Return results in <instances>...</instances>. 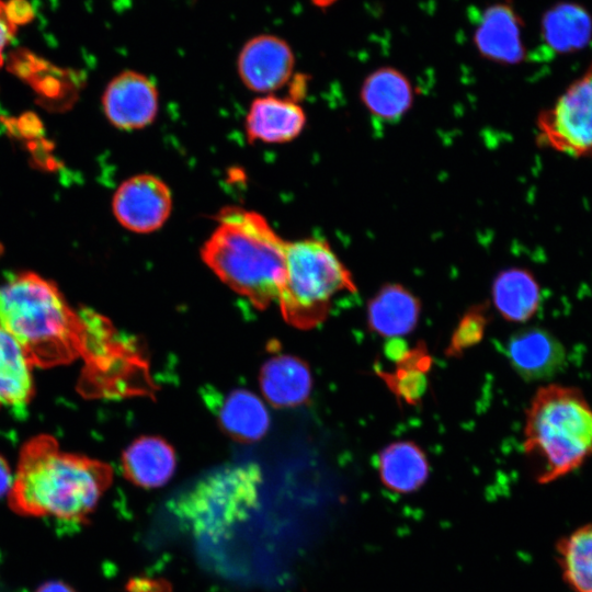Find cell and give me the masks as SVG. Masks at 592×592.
<instances>
[{
    "mask_svg": "<svg viewBox=\"0 0 592 592\" xmlns=\"http://www.w3.org/2000/svg\"><path fill=\"white\" fill-rule=\"evenodd\" d=\"M0 327L41 367L68 364L81 357L88 369L105 368L112 331L104 319L76 310L58 287L34 272H20L0 282Z\"/></svg>",
    "mask_w": 592,
    "mask_h": 592,
    "instance_id": "6da1fadb",
    "label": "cell"
},
{
    "mask_svg": "<svg viewBox=\"0 0 592 592\" xmlns=\"http://www.w3.org/2000/svg\"><path fill=\"white\" fill-rule=\"evenodd\" d=\"M112 479L107 464L64 452L53 436L41 434L20 452L9 504L19 514L80 524L88 521Z\"/></svg>",
    "mask_w": 592,
    "mask_h": 592,
    "instance_id": "7a4b0ae2",
    "label": "cell"
},
{
    "mask_svg": "<svg viewBox=\"0 0 592 592\" xmlns=\"http://www.w3.org/2000/svg\"><path fill=\"white\" fill-rule=\"evenodd\" d=\"M201 249L216 276L255 307L277 301L285 278L286 243L265 217L239 206H227Z\"/></svg>",
    "mask_w": 592,
    "mask_h": 592,
    "instance_id": "3957f363",
    "label": "cell"
},
{
    "mask_svg": "<svg viewBox=\"0 0 592 592\" xmlns=\"http://www.w3.org/2000/svg\"><path fill=\"white\" fill-rule=\"evenodd\" d=\"M524 449L540 483L572 473L592 457V408L579 388H538L526 410Z\"/></svg>",
    "mask_w": 592,
    "mask_h": 592,
    "instance_id": "277c9868",
    "label": "cell"
},
{
    "mask_svg": "<svg viewBox=\"0 0 592 592\" xmlns=\"http://www.w3.org/2000/svg\"><path fill=\"white\" fill-rule=\"evenodd\" d=\"M356 292L351 272L329 243L317 238L287 241L285 278L277 303L283 318L311 329L328 317L333 298Z\"/></svg>",
    "mask_w": 592,
    "mask_h": 592,
    "instance_id": "5b68a950",
    "label": "cell"
},
{
    "mask_svg": "<svg viewBox=\"0 0 592 592\" xmlns=\"http://www.w3.org/2000/svg\"><path fill=\"white\" fill-rule=\"evenodd\" d=\"M544 145L573 157L592 156V65L537 119Z\"/></svg>",
    "mask_w": 592,
    "mask_h": 592,
    "instance_id": "8992f818",
    "label": "cell"
},
{
    "mask_svg": "<svg viewBox=\"0 0 592 592\" xmlns=\"http://www.w3.org/2000/svg\"><path fill=\"white\" fill-rule=\"evenodd\" d=\"M113 213L127 230L148 234L161 228L172 210L169 186L152 174H137L124 181L113 197Z\"/></svg>",
    "mask_w": 592,
    "mask_h": 592,
    "instance_id": "52a82bcc",
    "label": "cell"
},
{
    "mask_svg": "<svg viewBox=\"0 0 592 592\" xmlns=\"http://www.w3.org/2000/svg\"><path fill=\"white\" fill-rule=\"evenodd\" d=\"M158 90L145 75L124 71L106 87L102 103L107 119L123 130L150 125L158 113Z\"/></svg>",
    "mask_w": 592,
    "mask_h": 592,
    "instance_id": "ba28073f",
    "label": "cell"
},
{
    "mask_svg": "<svg viewBox=\"0 0 592 592\" xmlns=\"http://www.w3.org/2000/svg\"><path fill=\"white\" fill-rule=\"evenodd\" d=\"M289 45L273 35H260L246 43L238 57V72L244 86L260 93L283 87L294 69Z\"/></svg>",
    "mask_w": 592,
    "mask_h": 592,
    "instance_id": "9c48e42d",
    "label": "cell"
},
{
    "mask_svg": "<svg viewBox=\"0 0 592 592\" xmlns=\"http://www.w3.org/2000/svg\"><path fill=\"white\" fill-rule=\"evenodd\" d=\"M522 26V20L510 3L492 4L481 14L474 44L487 59L503 65L519 64L525 57Z\"/></svg>",
    "mask_w": 592,
    "mask_h": 592,
    "instance_id": "30bf717a",
    "label": "cell"
},
{
    "mask_svg": "<svg viewBox=\"0 0 592 592\" xmlns=\"http://www.w3.org/2000/svg\"><path fill=\"white\" fill-rule=\"evenodd\" d=\"M506 355L515 372L526 380H542L558 373L566 361L561 342L542 328H526L513 333Z\"/></svg>",
    "mask_w": 592,
    "mask_h": 592,
    "instance_id": "8fae6325",
    "label": "cell"
},
{
    "mask_svg": "<svg viewBox=\"0 0 592 592\" xmlns=\"http://www.w3.org/2000/svg\"><path fill=\"white\" fill-rule=\"evenodd\" d=\"M306 124L300 105L275 95L257 98L246 116V133L250 141L287 143L296 138Z\"/></svg>",
    "mask_w": 592,
    "mask_h": 592,
    "instance_id": "7c38bea8",
    "label": "cell"
},
{
    "mask_svg": "<svg viewBox=\"0 0 592 592\" xmlns=\"http://www.w3.org/2000/svg\"><path fill=\"white\" fill-rule=\"evenodd\" d=\"M260 387L271 405L289 408L307 401L312 378L304 361L289 354H276L263 364Z\"/></svg>",
    "mask_w": 592,
    "mask_h": 592,
    "instance_id": "4fadbf2b",
    "label": "cell"
},
{
    "mask_svg": "<svg viewBox=\"0 0 592 592\" xmlns=\"http://www.w3.org/2000/svg\"><path fill=\"white\" fill-rule=\"evenodd\" d=\"M177 457L173 447L158 436H140L122 455L124 476L135 486L151 489L173 476Z\"/></svg>",
    "mask_w": 592,
    "mask_h": 592,
    "instance_id": "5bb4252c",
    "label": "cell"
},
{
    "mask_svg": "<svg viewBox=\"0 0 592 592\" xmlns=\"http://www.w3.org/2000/svg\"><path fill=\"white\" fill-rule=\"evenodd\" d=\"M419 315V299L399 284L383 286L367 307L369 329L386 338H399L411 332Z\"/></svg>",
    "mask_w": 592,
    "mask_h": 592,
    "instance_id": "9a60e30c",
    "label": "cell"
},
{
    "mask_svg": "<svg viewBox=\"0 0 592 592\" xmlns=\"http://www.w3.org/2000/svg\"><path fill=\"white\" fill-rule=\"evenodd\" d=\"M360 96L372 115L395 122L410 110L413 90L402 72L392 67H380L364 79Z\"/></svg>",
    "mask_w": 592,
    "mask_h": 592,
    "instance_id": "2e32d148",
    "label": "cell"
},
{
    "mask_svg": "<svg viewBox=\"0 0 592 592\" xmlns=\"http://www.w3.org/2000/svg\"><path fill=\"white\" fill-rule=\"evenodd\" d=\"M221 429L240 442H255L270 428V414L263 401L252 391L235 389L214 406Z\"/></svg>",
    "mask_w": 592,
    "mask_h": 592,
    "instance_id": "e0dca14e",
    "label": "cell"
},
{
    "mask_svg": "<svg viewBox=\"0 0 592 592\" xmlns=\"http://www.w3.org/2000/svg\"><path fill=\"white\" fill-rule=\"evenodd\" d=\"M32 363L22 345L0 327V407L24 414L33 397Z\"/></svg>",
    "mask_w": 592,
    "mask_h": 592,
    "instance_id": "ac0fdd59",
    "label": "cell"
},
{
    "mask_svg": "<svg viewBox=\"0 0 592 592\" xmlns=\"http://www.w3.org/2000/svg\"><path fill=\"white\" fill-rule=\"evenodd\" d=\"M380 481L397 494L418 491L429 478V463L414 443L400 441L384 447L377 457Z\"/></svg>",
    "mask_w": 592,
    "mask_h": 592,
    "instance_id": "d6986e66",
    "label": "cell"
},
{
    "mask_svg": "<svg viewBox=\"0 0 592 592\" xmlns=\"http://www.w3.org/2000/svg\"><path fill=\"white\" fill-rule=\"evenodd\" d=\"M542 35L546 45L556 53L578 52L591 41L592 18L578 3H557L543 15Z\"/></svg>",
    "mask_w": 592,
    "mask_h": 592,
    "instance_id": "ffe728a7",
    "label": "cell"
},
{
    "mask_svg": "<svg viewBox=\"0 0 592 592\" xmlns=\"http://www.w3.org/2000/svg\"><path fill=\"white\" fill-rule=\"evenodd\" d=\"M492 299L502 317L524 322L537 311L540 288L534 275L521 267L501 271L492 283Z\"/></svg>",
    "mask_w": 592,
    "mask_h": 592,
    "instance_id": "44dd1931",
    "label": "cell"
},
{
    "mask_svg": "<svg viewBox=\"0 0 592 592\" xmlns=\"http://www.w3.org/2000/svg\"><path fill=\"white\" fill-rule=\"evenodd\" d=\"M395 363L394 372H384L377 367L376 373L398 400L408 405L418 403L426 390V373L432 364L425 345L419 343Z\"/></svg>",
    "mask_w": 592,
    "mask_h": 592,
    "instance_id": "7402d4cb",
    "label": "cell"
},
{
    "mask_svg": "<svg viewBox=\"0 0 592 592\" xmlns=\"http://www.w3.org/2000/svg\"><path fill=\"white\" fill-rule=\"evenodd\" d=\"M562 578L574 592H592V523L563 537L557 546Z\"/></svg>",
    "mask_w": 592,
    "mask_h": 592,
    "instance_id": "603a6c76",
    "label": "cell"
},
{
    "mask_svg": "<svg viewBox=\"0 0 592 592\" xmlns=\"http://www.w3.org/2000/svg\"><path fill=\"white\" fill-rule=\"evenodd\" d=\"M487 322V309L482 305L471 307L458 322L446 354L459 356L465 350L477 344L483 337Z\"/></svg>",
    "mask_w": 592,
    "mask_h": 592,
    "instance_id": "cb8c5ba5",
    "label": "cell"
},
{
    "mask_svg": "<svg viewBox=\"0 0 592 592\" xmlns=\"http://www.w3.org/2000/svg\"><path fill=\"white\" fill-rule=\"evenodd\" d=\"M29 14V7L25 2L20 0L9 4L0 2V64L7 46L14 36L16 25L25 21Z\"/></svg>",
    "mask_w": 592,
    "mask_h": 592,
    "instance_id": "d4e9b609",
    "label": "cell"
},
{
    "mask_svg": "<svg viewBox=\"0 0 592 592\" xmlns=\"http://www.w3.org/2000/svg\"><path fill=\"white\" fill-rule=\"evenodd\" d=\"M13 479L5 459L0 455V498L10 492Z\"/></svg>",
    "mask_w": 592,
    "mask_h": 592,
    "instance_id": "484cf974",
    "label": "cell"
},
{
    "mask_svg": "<svg viewBox=\"0 0 592 592\" xmlns=\"http://www.w3.org/2000/svg\"><path fill=\"white\" fill-rule=\"evenodd\" d=\"M35 592H75L61 581H48L42 584Z\"/></svg>",
    "mask_w": 592,
    "mask_h": 592,
    "instance_id": "4316f807",
    "label": "cell"
},
{
    "mask_svg": "<svg viewBox=\"0 0 592 592\" xmlns=\"http://www.w3.org/2000/svg\"><path fill=\"white\" fill-rule=\"evenodd\" d=\"M317 4L326 5L334 0H314Z\"/></svg>",
    "mask_w": 592,
    "mask_h": 592,
    "instance_id": "83f0119b",
    "label": "cell"
}]
</instances>
